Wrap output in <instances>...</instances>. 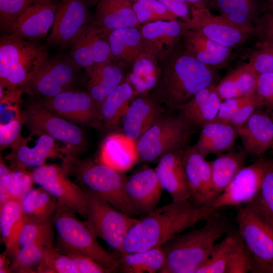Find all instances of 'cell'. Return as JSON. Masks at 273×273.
Returning a JSON list of instances; mask_svg holds the SVG:
<instances>
[{
  "label": "cell",
  "instance_id": "63",
  "mask_svg": "<svg viewBox=\"0 0 273 273\" xmlns=\"http://www.w3.org/2000/svg\"><path fill=\"white\" fill-rule=\"evenodd\" d=\"M123 1H129V2H130L132 3L134 1H135V0H123Z\"/></svg>",
  "mask_w": 273,
  "mask_h": 273
},
{
  "label": "cell",
  "instance_id": "38",
  "mask_svg": "<svg viewBox=\"0 0 273 273\" xmlns=\"http://www.w3.org/2000/svg\"><path fill=\"white\" fill-rule=\"evenodd\" d=\"M118 271L124 273L160 272L165 263L162 246L131 253H123L118 256Z\"/></svg>",
  "mask_w": 273,
  "mask_h": 273
},
{
  "label": "cell",
  "instance_id": "19",
  "mask_svg": "<svg viewBox=\"0 0 273 273\" xmlns=\"http://www.w3.org/2000/svg\"><path fill=\"white\" fill-rule=\"evenodd\" d=\"M187 24L184 21H159L141 25L140 30L145 50L161 61L175 50L182 39Z\"/></svg>",
  "mask_w": 273,
  "mask_h": 273
},
{
  "label": "cell",
  "instance_id": "34",
  "mask_svg": "<svg viewBox=\"0 0 273 273\" xmlns=\"http://www.w3.org/2000/svg\"><path fill=\"white\" fill-rule=\"evenodd\" d=\"M258 75L248 62L229 73L218 82L215 88L222 101L248 95L256 92Z\"/></svg>",
  "mask_w": 273,
  "mask_h": 273
},
{
  "label": "cell",
  "instance_id": "24",
  "mask_svg": "<svg viewBox=\"0 0 273 273\" xmlns=\"http://www.w3.org/2000/svg\"><path fill=\"white\" fill-rule=\"evenodd\" d=\"M235 127L245 150L251 156L260 157L273 149V119L268 112L257 109L244 124Z\"/></svg>",
  "mask_w": 273,
  "mask_h": 273
},
{
  "label": "cell",
  "instance_id": "5",
  "mask_svg": "<svg viewBox=\"0 0 273 273\" xmlns=\"http://www.w3.org/2000/svg\"><path fill=\"white\" fill-rule=\"evenodd\" d=\"M49 57L41 46L12 34L0 38V86L4 91L22 87Z\"/></svg>",
  "mask_w": 273,
  "mask_h": 273
},
{
  "label": "cell",
  "instance_id": "16",
  "mask_svg": "<svg viewBox=\"0 0 273 273\" xmlns=\"http://www.w3.org/2000/svg\"><path fill=\"white\" fill-rule=\"evenodd\" d=\"M98 0H62L58 4L48 44L65 47L70 45L80 29L90 20L89 6Z\"/></svg>",
  "mask_w": 273,
  "mask_h": 273
},
{
  "label": "cell",
  "instance_id": "8",
  "mask_svg": "<svg viewBox=\"0 0 273 273\" xmlns=\"http://www.w3.org/2000/svg\"><path fill=\"white\" fill-rule=\"evenodd\" d=\"M82 189L86 209V220L84 222L97 238L105 241L119 255L122 254L126 235L139 219L118 210L96 193Z\"/></svg>",
  "mask_w": 273,
  "mask_h": 273
},
{
  "label": "cell",
  "instance_id": "42",
  "mask_svg": "<svg viewBox=\"0 0 273 273\" xmlns=\"http://www.w3.org/2000/svg\"><path fill=\"white\" fill-rule=\"evenodd\" d=\"M237 232H229L219 243H216L205 263L196 273H226L227 266Z\"/></svg>",
  "mask_w": 273,
  "mask_h": 273
},
{
  "label": "cell",
  "instance_id": "51",
  "mask_svg": "<svg viewBox=\"0 0 273 273\" xmlns=\"http://www.w3.org/2000/svg\"><path fill=\"white\" fill-rule=\"evenodd\" d=\"M23 93L21 88L4 91L0 98V124L8 123L22 116L20 105Z\"/></svg>",
  "mask_w": 273,
  "mask_h": 273
},
{
  "label": "cell",
  "instance_id": "2",
  "mask_svg": "<svg viewBox=\"0 0 273 273\" xmlns=\"http://www.w3.org/2000/svg\"><path fill=\"white\" fill-rule=\"evenodd\" d=\"M209 216L206 207L194 206L189 200H172L156 208L131 227L124 242L123 253L162 246Z\"/></svg>",
  "mask_w": 273,
  "mask_h": 273
},
{
  "label": "cell",
  "instance_id": "10",
  "mask_svg": "<svg viewBox=\"0 0 273 273\" xmlns=\"http://www.w3.org/2000/svg\"><path fill=\"white\" fill-rule=\"evenodd\" d=\"M236 220L252 258L251 272L273 273V228L244 205L238 208Z\"/></svg>",
  "mask_w": 273,
  "mask_h": 273
},
{
  "label": "cell",
  "instance_id": "55",
  "mask_svg": "<svg viewBox=\"0 0 273 273\" xmlns=\"http://www.w3.org/2000/svg\"><path fill=\"white\" fill-rule=\"evenodd\" d=\"M256 93L260 97L263 107L273 111V72L259 74Z\"/></svg>",
  "mask_w": 273,
  "mask_h": 273
},
{
  "label": "cell",
  "instance_id": "46",
  "mask_svg": "<svg viewBox=\"0 0 273 273\" xmlns=\"http://www.w3.org/2000/svg\"><path fill=\"white\" fill-rule=\"evenodd\" d=\"M54 216L45 221H26L18 239L20 248L38 242L53 241Z\"/></svg>",
  "mask_w": 273,
  "mask_h": 273
},
{
  "label": "cell",
  "instance_id": "40",
  "mask_svg": "<svg viewBox=\"0 0 273 273\" xmlns=\"http://www.w3.org/2000/svg\"><path fill=\"white\" fill-rule=\"evenodd\" d=\"M20 204L26 221H45L54 216L58 202L42 188L29 190L21 199Z\"/></svg>",
  "mask_w": 273,
  "mask_h": 273
},
{
  "label": "cell",
  "instance_id": "17",
  "mask_svg": "<svg viewBox=\"0 0 273 273\" xmlns=\"http://www.w3.org/2000/svg\"><path fill=\"white\" fill-rule=\"evenodd\" d=\"M183 162L190 192L191 203L207 207L214 200L210 161L193 146L183 150Z\"/></svg>",
  "mask_w": 273,
  "mask_h": 273
},
{
  "label": "cell",
  "instance_id": "60",
  "mask_svg": "<svg viewBox=\"0 0 273 273\" xmlns=\"http://www.w3.org/2000/svg\"><path fill=\"white\" fill-rule=\"evenodd\" d=\"M191 7L196 8H207L209 0H185Z\"/></svg>",
  "mask_w": 273,
  "mask_h": 273
},
{
  "label": "cell",
  "instance_id": "25",
  "mask_svg": "<svg viewBox=\"0 0 273 273\" xmlns=\"http://www.w3.org/2000/svg\"><path fill=\"white\" fill-rule=\"evenodd\" d=\"M184 149L171 151L163 155L154 169L162 188L174 200L190 198L183 162Z\"/></svg>",
  "mask_w": 273,
  "mask_h": 273
},
{
  "label": "cell",
  "instance_id": "47",
  "mask_svg": "<svg viewBox=\"0 0 273 273\" xmlns=\"http://www.w3.org/2000/svg\"><path fill=\"white\" fill-rule=\"evenodd\" d=\"M244 55L258 74L273 72V43L259 40Z\"/></svg>",
  "mask_w": 273,
  "mask_h": 273
},
{
  "label": "cell",
  "instance_id": "59",
  "mask_svg": "<svg viewBox=\"0 0 273 273\" xmlns=\"http://www.w3.org/2000/svg\"><path fill=\"white\" fill-rule=\"evenodd\" d=\"M6 252L0 255V272L8 273L12 272L10 269V261Z\"/></svg>",
  "mask_w": 273,
  "mask_h": 273
},
{
  "label": "cell",
  "instance_id": "1",
  "mask_svg": "<svg viewBox=\"0 0 273 273\" xmlns=\"http://www.w3.org/2000/svg\"><path fill=\"white\" fill-rule=\"evenodd\" d=\"M159 65L158 81L149 93L171 111H177L202 89L216 85L219 79L217 69L199 62L180 43Z\"/></svg>",
  "mask_w": 273,
  "mask_h": 273
},
{
  "label": "cell",
  "instance_id": "37",
  "mask_svg": "<svg viewBox=\"0 0 273 273\" xmlns=\"http://www.w3.org/2000/svg\"><path fill=\"white\" fill-rule=\"evenodd\" d=\"M135 96L132 85L124 79L99 106L100 120L107 127L116 126L122 119Z\"/></svg>",
  "mask_w": 273,
  "mask_h": 273
},
{
  "label": "cell",
  "instance_id": "53",
  "mask_svg": "<svg viewBox=\"0 0 273 273\" xmlns=\"http://www.w3.org/2000/svg\"><path fill=\"white\" fill-rule=\"evenodd\" d=\"M24 124L23 117L8 123L0 124V150L15 147L23 138L21 131Z\"/></svg>",
  "mask_w": 273,
  "mask_h": 273
},
{
  "label": "cell",
  "instance_id": "28",
  "mask_svg": "<svg viewBox=\"0 0 273 273\" xmlns=\"http://www.w3.org/2000/svg\"><path fill=\"white\" fill-rule=\"evenodd\" d=\"M215 85L202 89L178 109V115L194 129L202 128L216 118L222 100Z\"/></svg>",
  "mask_w": 273,
  "mask_h": 273
},
{
  "label": "cell",
  "instance_id": "29",
  "mask_svg": "<svg viewBox=\"0 0 273 273\" xmlns=\"http://www.w3.org/2000/svg\"><path fill=\"white\" fill-rule=\"evenodd\" d=\"M95 22L104 33L140 25L130 2L123 0H98Z\"/></svg>",
  "mask_w": 273,
  "mask_h": 273
},
{
  "label": "cell",
  "instance_id": "43",
  "mask_svg": "<svg viewBox=\"0 0 273 273\" xmlns=\"http://www.w3.org/2000/svg\"><path fill=\"white\" fill-rule=\"evenodd\" d=\"M53 241L38 242L20 247L13 257L11 271L34 272L33 266L39 264Z\"/></svg>",
  "mask_w": 273,
  "mask_h": 273
},
{
  "label": "cell",
  "instance_id": "14",
  "mask_svg": "<svg viewBox=\"0 0 273 273\" xmlns=\"http://www.w3.org/2000/svg\"><path fill=\"white\" fill-rule=\"evenodd\" d=\"M186 23L188 28L233 49L241 47L253 36L207 8L191 7L190 18Z\"/></svg>",
  "mask_w": 273,
  "mask_h": 273
},
{
  "label": "cell",
  "instance_id": "33",
  "mask_svg": "<svg viewBox=\"0 0 273 273\" xmlns=\"http://www.w3.org/2000/svg\"><path fill=\"white\" fill-rule=\"evenodd\" d=\"M87 75L89 77L87 92L98 108L104 99L124 80L121 66L114 61L96 66Z\"/></svg>",
  "mask_w": 273,
  "mask_h": 273
},
{
  "label": "cell",
  "instance_id": "3",
  "mask_svg": "<svg viewBox=\"0 0 273 273\" xmlns=\"http://www.w3.org/2000/svg\"><path fill=\"white\" fill-rule=\"evenodd\" d=\"M204 225L178 234L162 246L165 263L160 273H196L208 259L217 240L229 232L226 218L218 211Z\"/></svg>",
  "mask_w": 273,
  "mask_h": 273
},
{
  "label": "cell",
  "instance_id": "31",
  "mask_svg": "<svg viewBox=\"0 0 273 273\" xmlns=\"http://www.w3.org/2000/svg\"><path fill=\"white\" fill-rule=\"evenodd\" d=\"M237 136L236 128L229 123L213 121L202 127L199 139L193 146L202 155L225 153L232 150Z\"/></svg>",
  "mask_w": 273,
  "mask_h": 273
},
{
  "label": "cell",
  "instance_id": "7",
  "mask_svg": "<svg viewBox=\"0 0 273 273\" xmlns=\"http://www.w3.org/2000/svg\"><path fill=\"white\" fill-rule=\"evenodd\" d=\"M193 132L178 114H163L136 141L139 161L158 162L167 152L184 149Z\"/></svg>",
  "mask_w": 273,
  "mask_h": 273
},
{
  "label": "cell",
  "instance_id": "23",
  "mask_svg": "<svg viewBox=\"0 0 273 273\" xmlns=\"http://www.w3.org/2000/svg\"><path fill=\"white\" fill-rule=\"evenodd\" d=\"M160 105L149 93L137 95L122 119L123 133L136 142L163 114Z\"/></svg>",
  "mask_w": 273,
  "mask_h": 273
},
{
  "label": "cell",
  "instance_id": "22",
  "mask_svg": "<svg viewBox=\"0 0 273 273\" xmlns=\"http://www.w3.org/2000/svg\"><path fill=\"white\" fill-rule=\"evenodd\" d=\"M57 8L54 2L31 5L17 17L9 33L29 41L44 37L53 26Z\"/></svg>",
  "mask_w": 273,
  "mask_h": 273
},
{
  "label": "cell",
  "instance_id": "30",
  "mask_svg": "<svg viewBox=\"0 0 273 273\" xmlns=\"http://www.w3.org/2000/svg\"><path fill=\"white\" fill-rule=\"evenodd\" d=\"M99 161L113 168L124 172L139 161L136 142L123 133L108 135L101 146Z\"/></svg>",
  "mask_w": 273,
  "mask_h": 273
},
{
  "label": "cell",
  "instance_id": "6",
  "mask_svg": "<svg viewBox=\"0 0 273 273\" xmlns=\"http://www.w3.org/2000/svg\"><path fill=\"white\" fill-rule=\"evenodd\" d=\"M76 212L61 204L54 216L58 244L75 250L97 261L111 272L119 269L118 257L104 248L84 221L79 220Z\"/></svg>",
  "mask_w": 273,
  "mask_h": 273
},
{
  "label": "cell",
  "instance_id": "52",
  "mask_svg": "<svg viewBox=\"0 0 273 273\" xmlns=\"http://www.w3.org/2000/svg\"><path fill=\"white\" fill-rule=\"evenodd\" d=\"M57 248L72 260L78 273L111 272L93 259L75 250L58 244Z\"/></svg>",
  "mask_w": 273,
  "mask_h": 273
},
{
  "label": "cell",
  "instance_id": "61",
  "mask_svg": "<svg viewBox=\"0 0 273 273\" xmlns=\"http://www.w3.org/2000/svg\"><path fill=\"white\" fill-rule=\"evenodd\" d=\"M267 9L273 11V0H267Z\"/></svg>",
  "mask_w": 273,
  "mask_h": 273
},
{
  "label": "cell",
  "instance_id": "36",
  "mask_svg": "<svg viewBox=\"0 0 273 273\" xmlns=\"http://www.w3.org/2000/svg\"><path fill=\"white\" fill-rule=\"evenodd\" d=\"M247 154L245 150L240 151L232 150L217 155L214 160L210 161L214 200L245 166Z\"/></svg>",
  "mask_w": 273,
  "mask_h": 273
},
{
  "label": "cell",
  "instance_id": "4",
  "mask_svg": "<svg viewBox=\"0 0 273 273\" xmlns=\"http://www.w3.org/2000/svg\"><path fill=\"white\" fill-rule=\"evenodd\" d=\"M62 167L75 177L82 189L99 195L115 208L130 216L136 215L125 194L126 176L124 172L99 161L78 157L64 160Z\"/></svg>",
  "mask_w": 273,
  "mask_h": 273
},
{
  "label": "cell",
  "instance_id": "41",
  "mask_svg": "<svg viewBox=\"0 0 273 273\" xmlns=\"http://www.w3.org/2000/svg\"><path fill=\"white\" fill-rule=\"evenodd\" d=\"M244 206L273 228V161H270L258 193Z\"/></svg>",
  "mask_w": 273,
  "mask_h": 273
},
{
  "label": "cell",
  "instance_id": "58",
  "mask_svg": "<svg viewBox=\"0 0 273 273\" xmlns=\"http://www.w3.org/2000/svg\"><path fill=\"white\" fill-rule=\"evenodd\" d=\"M170 12L187 22L190 18V10L185 0H157Z\"/></svg>",
  "mask_w": 273,
  "mask_h": 273
},
{
  "label": "cell",
  "instance_id": "9",
  "mask_svg": "<svg viewBox=\"0 0 273 273\" xmlns=\"http://www.w3.org/2000/svg\"><path fill=\"white\" fill-rule=\"evenodd\" d=\"M22 117L30 135L47 134L66 145L64 159L78 157L85 149L86 141L81 129L41 103L28 104L22 110Z\"/></svg>",
  "mask_w": 273,
  "mask_h": 273
},
{
  "label": "cell",
  "instance_id": "48",
  "mask_svg": "<svg viewBox=\"0 0 273 273\" xmlns=\"http://www.w3.org/2000/svg\"><path fill=\"white\" fill-rule=\"evenodd\" d=\"M41 273H78L72 260L53 245L46 252L38 264Z\"/></svg>",
  "mask_w": 273,
  "mask_h": 273
},
{
  "label": "cell",
  "instance_id": "32",
  "mask_svg": "<svg viewBox=\"0 0 273 273\" xmlns=\"http://www.w3.org/2000/svg\"><path fill=\"white\" fill-rule=\"evenodd\" d=\"M26 222L20 201L11 199L0 206L1 241L5 252L13 258L20 249L18 239Z\"/></svg>",
  "mask_w": 273,
  "mask_h": 273
},
{
  "label": "cell",
  "instance_id": "11",
  "mask_svg": "<svg viewBox=\"0 0 273 273\" xmlns=\"http://www.w3.org/2000/svg\"><path fill=\"white\" fill-rule=\"evenodd\" d=\"M270 161L260 158L244 166L225 189L207 207L210 215L226 207H240L251 201L258 193Z\"/></svg>",
  "mask_w": 273,
  "mask_h": 273
},
{
  "label": "cell",
  "instance_id": "18",
  "mask_svg": "<svg viewBox=\"0 0 273 273\" xmlns=\"http://www.w3.org/2000/svg\"><path fill=\"white\" fill-rule=\"evenodd\" d=\"M41 103L75 124L92 125L101 121L98 107L87 92L70 89L46 98Z\"/></svg>",
  "mask_w": 273,
  "mask_h": 273
},
{
  "label": "cell",
  "instance_id": "50",
  "mask_svg": "<svg viewBox=\"0 0 273 273\" xmlns=\"http://www.w3.org/2000/svg\"><path fill=\"white\" fill-rule=\"evenodd\" d=\"M252 267L251 255L237 231L229 258L226 273L251 272Z\"/></svg>",
  "mask_w": 273,
  "mask_h": 273
},
{
  "label": "cell",
  "instance_id": "64",
  "mask_svg": "<svg viewBox=\"0 0 273 273\" xmlns=\"http://www.w3.org/2000/svg\"><path fill=\"white\" fill-rule=\"evenodd\" d=\"M53 1H54V0H52Z\"/></svg>",
  "mask_w": 273,
  "mask_h": 273
},
{
  "label": "cell",
  "instance_id": "54",
  "mask_svg": "<svg viewBox=\"0 0 273 273\" xmlns=\"http://www.w3.org/2000/svg\"><path fill=\"white\" fill-rule=\"evenodd\" d=\"M263 107L262 101L256 91L250 95L248 99L233 115L229 123L235 127L240 126L247 121L256 110Z\"/></svg>",
  "mask_w": 273,
  "mask_h": 273
},
{
  "label": "cell",
  "instance_id": "62",
  "mask_svg": "<svg viewBox=\"0 0 273 273\" xmlns=\"http://www.w3.org/2000/svg\"><path fill=\"white\" fill-rule=\"evenodd\" d=\"M268 113L269 114V115H270V116L272 117V118L273 119V111H268Z\"/></svg>",
  "mask_w": 273,
  "mask_h": 273
},
{
  "label": "cell",
  "instance_id": "21",
  "mask_svg": "<svg viewBox=\"0 0 273 273\" xmlns=\"http://www.w3.org/2000/svg\"><path fill=\"white\" fill-rule=\"evenodd\" d=\"M35 145L29 147L27 143L32 136L24 137L5 159L11 164V168L27 169L37 167L46 163L48 158H59L64 160L66 150L65 147L61 148L51 136L43 134L38 136Z\"/></svg>",
  "mask_w": 273,
  "mask_h": 273
},
{
  "label": "cell",
  "instance_id": "20",
  "mask_svg": "<svg viewBox=\"0 0 273 273\" xmlns=\"http://www.w3.org/2000/svg\"><path fill=\"white\" fill-rule=\"evenodd\" d=\"M124 188L136 215H146L153 211L163 190L155 169L149 167L126 177Z\"/></svg>",
  "mask_w": 273,
  "mask_h": 273
},
{
  "label": "cell",
  "instance_id": "15",
  "mask_svg": "<svg viewBox=\"0 0 273 273\" xmlns=\"http://www.w3.org/2000/svg\"><path fill=\"white\" fill-rule=\"evenodd\" d=\"M70 45V58L86 74L98 65L114 61L106 36L95 22L85 25Z\"/></svg>",
  "mask_w": 273,
  "mask_h": 273
},
{
  "label": "cell",
  "instance_id": "26",
  "mask_svg": "<svg viewBox=\"0 0 273 273\" xmlns=\"http://www.w3.org/2000/svg\"><path fill=\"white\" fill-rule=\"evenodd\" d=\"M182 40L184 47L197 60L217 69L225 66L233 55V49L188 28L187 24L183 32Z\"/></svg>",
  "mask_w": 273,
  "mask_h": 273
},
{
  "label": "cell",
  "instance_id": "56",
  "mask_svg": "<svg viewBox=\"0 0 273 273\" xmlns=\"http://www.w3.org/2000/svg\"><path fill=\"white\" fill-rule=\"evenodd\" d=\"M251 94L223 100L218 114L213 121L229 123L233 115L248 99Z\"/></svg>",
  "mask_w": 273,
  "mask_h": 273
},
{
  "label": "cell",
  "instance_id": "57",
  "mask_svg": "<svg viewBox=\"0 0 273 273\" xmlns=\"http://www.w3.org/2000/svg\"><path fill=\"white\" fill-rule=\"evenodd\" d=\"M253 36L259 40L273 43V11L268 9L263 12L253 30Z\"/></svg>",
  "mask_w": 273,
  "mask_h": 273
},
{
  "label": "cell",
  "instance_id": "27",
  "mask_svg": "<svg viewBox=\"0 0 273 273\" xmlns=\"http://www.w3.org/2000/svg\"><path fill=\"white\" fill-rule=\"evenodd\" d=\"M207 8L216 10L227 20L253 36L254 28L267 5L262 0H209Z\"/></svg>",
  "mask_w": 273,
  "mask_h": 273
},
{
  "label": "cell",
  "instance_id": "45",
  "mask_svg": "<svg viewBox=\"0 0 273 273\" xmlns=\"http://www.w3.org/2000/svg\"><path fill=\"white\" fill-rule=\"evenodd\" d=\"M11 169L4 177L0 178V187L5 189L11 199L20 201L32 188L34 183L32 172L27 169Z\"/></svg>",
  "mask_w": 273,
  "mask_h": 273
},
{
  "label": "cell",
  "instance_id": "13",
  "mask_svg": "<svg viewBox=\"0 0 273 273\" xmlns=\"http://www.w3.org/2000/svg\"><path fill=\"white\" fill-rule=\"evenodd\" d=\"M78 69L70 57L48 59L21 88L32 96L53 97L72 89Z\"/></svg>",
  "mask_w": 273,
  "mask_h": 273
},
{
  "label": "cell",
  "instance_id": "12",
  "mask_svg": "<svg viewBox=\"0 0 273 273\" xmlns=\"http://www.w3.org/2000/svg\"><path fill=\"white\" fill-rule=\"evenodd\" d=\"M32 172L34 183L64 205L86 218V201L83 190L71 180L69 173L56 164L43 165L35 168Z\"/></svg>",
  "mask_w": 273,
  "mask_h": 273
},
{
  "label": "cell",
  "instance_id": "49",
  "mask_svg": "<svg viewBox=\"0 0 273 273\" xmlns=\"http://www.w3.org/2000/svg\"><path fill=\"white\" fill-rule=\"evenodd\" d=\"M53 2L52 0H0L1 30L9 33L17 17L31 5Z\"/></svg>",
  "mask_w": 273,
  "mask_h": 273
},
{
  "label": "cell",
  "instance_id": "35",
  "mask_svg": "<svg viewBox=\"0 0 273 273\" xmlns=\"http://www.w3.org/2000/svg\"><path fill=\"white\" fill-rule=\"evenodd\" d=\"M105 34L114 62L132 64L145 50L139 27L116 30Z\"/></svg>",
  "mask_w": 273,
  "mask_h": 273
},
{
  "label": "cell",
  "instance_id": "44",
  "mask_svg": "<svg viewBox=\"0 0 273 273\" xmlns=\"http://www.w3.org/2000/svg\"><path fill=\"white\" fill-rule=\"evenodd\" d=\"M132 3L140 26L159 21L177 20L178 18L157 0H135Z\"/></svg>",
  "mask_w": 273,
  "mask_h": 273
},
{
  "label": "cell",
  "instance_id": "39",
  "mask_svg": "<svg viewBox=\"0 0 273 273\" xmlns=\"http://www.w3.org/2000/svg\"><path fill=\"white\" fill-rule=\"evenodd\" d=\"M132 69L126 79L135 95L148 93L156 84L160 72L159 60L145 50L131 64Z\"/></svg>",
  "mask_w": 273,
  "mask_h": 273
}]
</instances>
